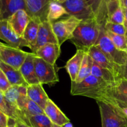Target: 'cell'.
<instances>
[{
	"label": "cell",
	"mask_w": 127,
	"mask_h": 127,
	"mask_svg": "<svg viewBox=\"0 0 127 127\" xmlns=\"http://www.w3.org/2000/svg\"><path fill=\"white\" fill-rule=\"evenodd\" d=\"M102 27L103 26L100 25L96 18L81 21L70 40L77 50L88 52L91 47L95 45Z\"/></svg>",
	"instance_id": "6da1fadb"
},
{
	"label": "cell",
	"mask_w": 127,
	"mask_h": 127,
	"mask_svg": "<svg viewBox=\"0 0 127 127\" xmlns=\"http://www.w3.org/2000/svg\"><path fill=\"white\" fill-rule=\"evenodd\" d=\"M95 46L99 48L112 62L120 66L125 65L127 60V52L118 49L114 45L106 33L104 27L101 28L99 37Z\"/></svg>",
	"instance_id": "7a4b0ae2"
},
{
	"label": "cell",
	"mask_w": 127,
	"mask_h": 127,
	"mask_svg": "<svg viewBox=\"0 0 127 127\" xmlns=\"http://www.w3.org/2000/svg\"><path fill=\"white\" fill-rule=\"evenodd\" d=\"M100 113L102 127H127V119L116 105L104 101H97Z\"/></svg>",
	"instance_id": "3957f363"
},
{
	"label": "cell",
	"mask_w": 127,
	"mask_h": 127,
	"mask_svg": "<svg viewBox=\"0 0 127 127\" xmlns=\"http://www.w3.org/2000/svg\"><path fill=\"white\" fill-rule=\"evenodd\" d=\"M80 22V20L76 17L68 16L51 22L54 33L60 46L67 40L71 39L73 32Z\"/></svg>",
	"instance_id": "277c9868"
},
{
	"label": "cell",
	"mask_w": 127,
	"mask_h": 127,
	"mask_svg": "<svg viewBox=\"0 0 127 127\" xmlns=\"http://www.w3.org/2000/svg\"><path fill=\"white\" fill-rule=\"evenodd\" d=\"M34 63L37 79L41 84H52L59 81L54 65L36 55L34 58Z\"/></svg>",
	"instance_id": "5b68a950"
},
{
	"label": "cell",
	"mask_w": 127,
	"mask_h": 127,
	"mask_svg": "<svg viewBox=\"0 0 127 127\" xmlns=\"http://www.w3.org/2000/svg\"><path fill=\"white\" fill-rule=\"evenodd\" d=\"M62 5L68 16H73L80 21L95 18L92 8L86 0H65Z\"/></svg>",
	"instance_id": "8992f818"
},
{
	"label": "cell",
	"mask_w": 127,
	"mask_h": 127,
	"mask_svg": "<svg viewBox=\"0 0 127 127\" xmlns=\"http://www.w3.org/2000/svg\"><path fill=\"white\" fill-rule=\"evenodd\" d=\"M29 54V52L20 48H13L7 45L0 50L1 62L17 70L20 69Z\"/></svg>",
	"instance_id": "52a82bcc"
},
{
	"label": "cell",
	"mask_w": 127,
	"mask_h": 127,
	"mask_svg": "<svg viewBox=\"0 0 127 127\" xmlns=\"http://www.w3.org/2000/svg\"><path fill=\"white\" fill-rule=\"evenodd\" d=\"M0 39L13 48L20 49L24 47L29 48L27 42L22 37H18L16 34L7 19H0Z\"/></svg>",
	"instance_id": "ba28073f"
},
{
	"label": "cell",
	"mask_w": 127,
	"mask_h": 127,
	"mask_svg": "<svg viewBox=\"0 0 127 127\" xmlns=\"http://www.w3.org/2000/svg\"><path fill=\"white\" fill-rule=\"evenodd\" d=\"M3 94L6 101L21 112L28 99L27 86H11Z\"/></svg>",
	"instance_id": "9c48e42d"
},
{
	"label": "cell",
	"mask_w": 127,
	"mask_h": 127,
	"mask_svg": "<svg viewBox=\"0 0 127 127\" xmlns=\"http://www.w3.org/2000/svg\"><path fill=\"white\" fill-rule=\"evenodd\" d=\"M87 53L90 56L93 62H95L103 68L110 71L117 77V79L122 77V66L110 60L107 56L96 46L94 45L91 47Z\"/></svg>",
	"instance_id": "30bf717a"
},
{
	"label": "cell",
	"mask_w": 127,
	"mask_h": 127,
	"mask_svg": "<svg viewBox=\"0 0 127 127\" xmlns=\"http://www.w3.org/2000/svg\"><path fill=\"white\" fill-rule=\"evenodd\" d=\"M107 86L104 81L90 74L79 83L72 82L70 93L73 95H83L87 92Z\"/></svg>",
	"instance_id": "8fae6325"
},
{
	"label": "cell",
	"mask_w": 127,
	"mask_h": 127,
	"mask_svg": "<svg viewBox=\"0 0 127 127\" xmlns=\"http://www.w3.org/2000/svg\"><path fill=\"white\" fill-rule=\"evenodd\" d=\"M48 43L58 44V42L54 33L52 24L51 22L46 20L40 23L36 43L31 52L35 54L39 48Z\"/></svg>",
	"instance_id": "7c38bea8"
},
{
	"label": "cell",
	"mask_w": 127,
	"mask_h": 127,
	"mask_svg": "<svg viewBox=\"0 0 127 127\" xmlns=\"http://www.w3.org/2000/svg\"><path fill=\"white\" fill-rule=\"evenodd\" d=\"M51 0H24L26 12L31 19L41 22L47 20L49 4Z\"/></svg>",
	"instance_id": "4fadbf2b"
},
{
	"label": "cell",
	"mask_w": 127,
	"mask_h": 127,
	"mask_svg": "<svg viewBox=\"0 0 127 127\" xmlns=\"http://www.w3.org/2000/svg\"><path fill=\"white\" fill-rule=\"evenodd\" d=\"M31 17L26 11L21 9L12 14L7 19L10 26L18 37H22L24 30Z\"/></svg>",
	"instance_id": "5bb4252c"
},
{
	"label": "cell",
	"mask_w": 127,
	"mask_h": 127,
	"mask_svg": "<svg viewBox=\"0 0 127 127\" xmlns=\"http://www.w3.org/2000/svg\"><path fill=\"white\" fill-rule=\"evenodd\" d=\"M44 112L45 115L51 120V121L58 126L61 127L70 122L68 118L50 98L47 100Z\"/></svg>",
	"instance_id": "9a60e30c"
},
{
	"label": "cell",
	"mask_w": 127,
	"mask_h": 127,
	"mask_svg": "<svg viewBox=\"0 0 127 127\" xmlns=\"http://www.w3.org/2000/svg\"><path fill=\"white\" fill-rule=\"evenodd\" d=\"M61 54V46L56 43H48L42 46L36 51L37 57L42 58L45 62L54 65Z\"/></svg>",
	"instance_id": "2e32d148"
},
{
	"label": "cell",
	"mask_w": 127,
	"mask_h": 127,
	"mask_svg": "<svg viewBox=\"0 0 127 127\" xmlns=\"http://www.w3.org/2000/svg\"><path fill=\"white\" fill-rule=\"evenodd\" d=\"M36 55L33 53H29L24 62L19 70L21 72L27 86L31 84H35L39 83L35 71L34 58Z\"/></svg>",
	"instance_id": "e0dca14e"
},
{
	"label": "cell",
	"mask_w": 127,
	"mask_h": 127,
	"mask_svg": "<svg viewBox=\"0 0 127 127\" xmlns=\"http://www.w3.org/2000/svg\"><path fill=\"white\" fill-rule=\"evenodd\" d=\"M27 94L29 99L37 104L43 110L44 109L49 97L44 89L42 84L38 83L28 85L27 86Z\"/></svg>",
	"instance_id": "ac0fdd59"
},
{
	"label": "cell",
	"mask_w": 127,
	"mask_h": 127,
	"mask_svg": "<svg viewBox=\"0 0 127 127\" xmlns=\"http://www.w3.org/2000/svg\"><path fill=\"white\" fill-rule=\"evenodd\" d=\"M85 53V52L82 50H77L75 54L66 63L65 68L68 73L72 82L75 81Z\"/></svg>",
	"instance_id": "d6986e66"
},
{
	"label": "cell",
	"mask_w": 127,
	"mask_h": 127,
	"mask_svg": "<svg viewBox=\"0 0 127 127\" xmlns=\"http://www.w3.org/2000/svg\"><path fill=\"white\" fill-rule=\"evenodd\" d=\"M1 19H8L19 10L26 11L24 0H1Z\"/></svg>",
	"instance_id": "ffe728a7"
},
{
	"label": "cell",
	"mask_w": 127,
	"mask_h": 127,
	"mask_svg": "<svg viewBox=\"0 0 127 127\" xmlns=\"http://www.w3.org/2000/svg\"><path fill=\"white\" fill-rule=\"evenodd\" d=\"M107 21L118 24H123L124 13L119 0L108 1L107 3Z\"/></svg>",
	"instance_id": "44dd1931"
},
{
	"label": "cell",
	"mask_w": 127,
	"mask_h": 127,
	"mask_svg": "<svg viewBox=\"0 0 127 127\" xmlns=\"http://www.w3.org/2000/svg\"><path fill=\"white\" fill-rule=\"evenodd\" d=\"M0 69L5 74L11 86H27V83L24 79L19 70L14 69L2 62L0 63Z\"/></svg>",
	"instance_id": "7402d4cb"
},
{
	"label": "cell",
	"mask_w": 127,
	"mask_h": 127,
	"mask_svg": "<svg viewBox=\"0 0 127 127\" xmlns=\"http://www.w3.org/2000/svg\"><path fill=\"white\" fill-rule=\"evenodd\" d=\"M41 22L39 20L31 18L23 33L22 38L27 42L31 51L33 50L36 43L39 27Z\"/></svg>",
	"instance_id": "603a6c76"
},
{
	"label": "cell",
	"mask_w": 127,
	"mask_h": 127,
	"mask_svg": "<svg viewBox=\"0 0 127 127\" xmlns=\"http://www.w3.org/2000/svg\"><path fill=\"white\" fill-rule=\"evenodd\" d=\"M91 74L107 83L108 86H113L117 78L108 69L103 68L93 61Z\"/></svg>",
	"instance_id": "cb8c5ba5"
},
{
	"label": "cell",
	"mask_w": 127,
	"mask_h": 127,
	"mask_svg": "<svg viewBox=\"0 0 127 127\" xmlns=\"http://www.w3.org/2000/svg\"><path fill=\"white\" fill-rule=\"evenodd\" d=\"M65 15H67V16H68L67 11L62 6V4L59 3L58 1L51 0L49 4L48 12L47 16V21L52 22L60 19Z\"/></svg>",
	"instance_id": "d4e9b609"
},
{
	"label": "cell",
	"mask_w": 127,
	"mask_h": 127,
	"mask_svg": "<svg viewBox=\"0 0 127 127\" xmlns=\"http://www.w3.org/2000/svg\"><path fill=\"white\" fill-rule=\"evenodd\" d=\"M26 119L31 127H61L53 124L45 114L27 117Z\"/></svg>",
	"instance_id": "484cf974"
},
{
	"label": "cell",
	"mask_w": 127,
	"mask_h": 127,
	"mask_svg": "<svg viewBox=\"0 0 127 127\" xmlns=\"http://www.w3.org/2000/svg\"><path fill=\"white\" fill-rule=\"evenodd\" d=\"M93 64V60L88 55L87 52H85L83 56V60L81 64L80 68L78 73L77 78L75 83H79L82 80L88 77L91 74L92 67Z\"/></svg>",
	"instance_id": "4316f807"
},
{
	"label": "cell",
	"mask_w": 127,
	"mask_h": 127,
	"mask_svg": "<svg viewBox=\"0 0 127 127\" xmlns=\"http://www.w3.org/2000/svg\"><path fill=\"white\" fill-rule=\"evenodd\" d=\"M0 110L9 118L16 120L19 119L21 112L10 105L4 96L3 93L0 91Z\"/></svg>",
	"instance_id": "83f0119b"
},
{
	"label": "cell",
	"mask_w": 127,
	"mask_h": 127,
	"mask_svg": "<svg viewBox=\"0 0 127 127\" xmlns=\"http://www.w3.org/2000/svg\"><path fill=\"white\" fill-rule=\"evenodd\" d=\"M21 112L22 114V120L24 122H26V118L27 117L44 114L43 109L29 98L27 99L24 107Z\"/></svg>",
	"instance_id": "f1b7e54d"
},
{
	"label": "cell",
	"mask_w": 127,
	"mask_h": 127,
	"mask_svg": "<svg viewBox=\"0 0 127 127\" xmlns=\"http://www.w3.org/2000/svg\"><path fill=\"white\" fill-rule=\"evenodd\" d=\"M108 37L110 38L114 45L118 49L122 51H127V37L126 35L115 34L109 31H105Z\"/></svg>",
	"instance_id": "f546056e"
},
{
	"label": "cell",
	"mask_w": 127,
	"mask_h": 127,
	"mask_svg": "<svg viewBox=\"0 0 127 127\" xmlns=\"http://www.w3.org/2000/svg\"><path fill=\"white\" fill-rule=\"evenodd\" d=\"M115 93L127 97V76H122L118 78L113 86H110Z\"/></svg>",
	"instance_id": "4dcf8cb0"
},
{
	"label": "cell",
	"mask_w": 127,
	"mask_h": 127,
	"mask_svg": "<svg viewBox=\"0 0 127 127\" xmlns=\"http://www.w3.org/2000/svg\"><path fill=\"white\" fill-rule=\"evenodd\" d=\"M104 29L105 31H109L115 34L121 35H125L126 34V30L123 24H118L107 21L105 24Z\"/></svg>",
	"instance_id": "1f68e13d"
},
{
	"label": "cell",
	"mask_w": 127,
	"mask_h": 127,
	"mask_svg": "<svg viewBox=\"0 0 127 127\" xmlns=\"http://www.w3.org/2000/svg\"><path fill=\"white\" fill-rule=\"evenodd\" d=\"M92 8L95 16H97L101 9L107 4V0H86Z\"/></svg>",
	"instance_id": "d6a6232c"
},
{
	"label": "cell",
	"mask_w": 127,
	"mask_h": 127,
	"mask_svg": "<svg viewBox=\"0 0 127 127\" xmlns=\"http://www.w3.org/2000/svg\"><path fill=\"white\" fill-rule=\"evenodd\" d=\"M11 86V84L6 78L5 74L1 70L0 71V91L4 93Z\"/></svg>",
	"instance_id": "836d02e7"
},
{
	"label": "cell",
	"mask_w": 127,
	"mask_h": 127,
	"mask_svg": "<svg viewBox=\"0 0 127 127\" xmlns=\"http://www.w3.org/2000/svg\"><path fill=\"white\" fill-rule=\"evenodd\" d=\"M9 117L0 110V127H7Z\"/></svg>",
	"instance_id": "e575fe53"
},
{
	"label": "cell",
	"mask_w": 127,
	"mask_h": 127,
	"mask_svg": "<svg viewBox=\"0 0 127 127\" xmlns=\"http://www.w3.org/2000/svg\"><path fill=\"white\" fill-rule=\"evenodd\" d=\"M15 121H16V127H31L28 124H26L25 122H24L23 120H20V119L16 120Z\"/></svg>",
	"instance_id": "d590c367"
},
{
	"label": "cell",
	"mask_w": 127,
	"mask_h": 127,
	"mask_svg": "<svg viewBox=\"0 0 127 127\" xmlns=\"http://www.w3.org/2000/svg\"><path fill=\"white\" fill-rule=\"evenodd\" d=\"M123 13H124V22H123V26L126 30L125 35L127 37V9L123 8Z\"/></svg>",
	"instance_id": "8d00e7d4"
},
{
	"label": "cell",
	"mask_w": 127,
	"mask_h": 127,
	"mask_svg": "<svg viewBox=\"0 0 127 127\" xmlns=\"http://www.w3.org/2000/svg\"><path fill=\"white\" fill-rule=\"evenodd\" d=\"M116 106H117V108L119 109V110L120 111V112L122 113V115L127 119V107H122L117 106V105H116Z\"/></svg>",
	"instance_id": "74e56055"
},
{
	"label": "cell",
	"mask_w": 127,
	"mask_h": 127,
	"mask_svg": "<svg viewBox=\"0 0 127 127\" xmlns=\"http://www.w3.org/2000/svg\"><path fill=\"white\" fill-rule=\"evenodd\" d=\"M7 127H16V121L11 118H9L8 122H7Z\"/></svg>",
	"instance_id": "f35d334b"
},
{
	"label": "cell",
	"mask_w": 127,
	"mask_h": 127,
	"mask_svg": "<svg viewBox=\"0 0 127 127\" xmlns=\"http://www.w3.org/2000/svg\"><path fill=\"white\" fill-rule=\"evenodd\" d=\"M122 76H127V60L124 66H122Z\"/></svg>",
	"instance_id": "ab89813d"
},
{
	"label": "cell",
	"mask_w": 127,
	"mask_h": 127,
	"mask_svg": "<svg viewBox=\"0 0 127 127\" xmlns=\"http://www.w3.org/2000/svg\"><path fill=\"white\" fill-rule=\"evenodd\" d=\"M120 2L122 7L127 9V0H120Z\"/></svg>",
	"instance_id": "60d3db41"
},
{
	"label": "cell",
	"mask_w": 127,
	"mask_h": 127,
	"mask_svg": "<svg viewBox=\"0 0 127 127\" xmlns=\"http://www.w3.org/2000/svg\"><path fill=\"white\" fill-rule=\"evenodd\" d=\"M61 127H73V125H72V124H71L70 122H69L66 123V124H65L64 125H62Z\"/></svg>",
	"instance_id": "b9f144b4"
},
{
	"label": "cell",
	"mask_w": 127,
	"mask_h": 127,
	"mask_svg": "<svg viewBox=\"0 0 127 127\" xmlns=\"http://www.w3.org/2000/svg\"><path fill=\"white\" fill-rule=\"evenodd\" d=\"M1 9H2V5H1V0H0V19H1Z\"/></svg>",
	"instance_id": "7bdbcfd3"
},
{
	"label": "cell",
	"mask_w": 127,
	"mask_h": 127,
	"mask_svg": "<svg viewBox=\"0 0 127 127\" xmlns=\"http://www.w3.org/2000/svg\"><path fill=\"white\" fill-rule=\"evenodd\" d=\"M6 44H4V43H1V42H0V50H1L2 48H3L4 47H5V46H6Z\"/></svg>",
	"instance_id": "ee69618b"
},
{
	"label": "cell",
	"mask_w": 127,
	"mask_h": 127,
	"mask_svg": "<svg viewBox=\"0 0 127 127\" xmlns=\"http://www.w3.org/2000/svg\"><path fill=\"white\" fill-rule=\"evenodd\" d=\"M65 1V0H59V1H58V2H59V3L62 4V3H63V2H64Z\"/></svg>",
	"instance_id": "f6af8a7d"
},
{
	"label": "cell",
	"mask_w": 127,
	"mask_h": 127,
	"mask_svg": "<svg viewBox=\"0 0 127 127\" xmlns=\"http://www.w3.org/2000/svg\"><path fill=\"white\" fill-rule=\"evenodd\" d=\"M118 1V0H108V1ZM120 1V0H119Z\"/></svg>",
	"instance_id": "bcb514c9"
},
{
	"label": "cell",
	"mask_w": 127,
	"mask_h": 127,
	"mask_svg": "<svg viewBox=\"0 0 127 127\" xmlns=\"http://www.w3.org/2000/svg\"><path fill=\"white\" fill-rule=\"evenodd\" d=\"M53 1H58L59 0H53Z\"/></svg>",
	"instance_id": "7dc6e473"
},
{
	"label": "cell",
	"mask_w": 127,
	"mask_h": 127,
	"mask_svg": "<svg viewBox=\"0 0 127 127\" xmlns=\"http://www.w3.org/2000/svg\"><path fill=\"white\" fill-rule=\"evenodd\" d=\"M1 58H0V63H1Z\"/></svg>",
	"instance_id": "c3c4849f"
},
{
	"label": "cell",
	"mask_w": 127,
	"mask_h": 127,
	"mask_svg": "<svg viewBox=\"0 0 127 127\" xmlns=\"http://www.w3.org/2000/svg\"><path fill=\"white\" fill-rule=\"evenodd\" d=\"M126 52H127V51H126Z\"/></svg>",
	"instance_id": "681fc988"
},
{
	"label": "cell",
	"mask_w": 127,
	"mask_h": 127,
	"mask_svg": "<svg viewBox=\"0 0 127 127\" xmlns=\"http://www.w3.org/2000/svg\"><path fill=\"white\" fill-rule=\"evenodd\" d=\"M0 71H1V69H0Z\"/></svg>",
	"instance_id": "f907efd6"
}]
</instances>
